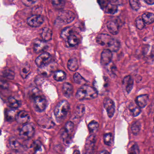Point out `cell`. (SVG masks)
I'll return each mask as SVG.
<instances>
[{
	"label": "cell",
	"instance_id": "obj_23",
	"mask_svg": "<svg viewBox=\"0 0 154 154\" xmlns=\"http://www.w3.org/2000/svg\"><path fill=\"white\" fill-rule=\"evenodd\" d=\"M68 69L72 72H75L79 67L78 60L76 58H72L69 60L67 64Z\"/></svg>",
	"mask_w": 154,
	"mask_h": 154
},
{
	"label": "cell",
	"instance_id": "obj_47",
	"mask_svg": "<svg viewBox=\"0 0 154 154\" xmlns=\"http://www.w3.org/2000/svg\"><path fill=\"white\" fill-rule=\"evenodd\" d=\"M100 154H110V153L107 150H103V151H102Z\"/></svg>",
	"mask_w": 154,
	"mask_h": 154
},
{
	"label": "cell",
	"instance_id": "obj_30",
	"mask_svg": "<svg viewBox=\"0 0 154 154\" xmlns=\"http://www.w3.org/2000/svg\"><path fill=\"white\" fill-rule=\"evenodd\" d=\"M9 144L11 148L13 149H18L20 147V143L16 138L14 137L10 139Z\"/></svg>",
	"mask_w": 154,
	"mask_h": 154
},
{
	"label": "cell",
	"instance_id": "obj_20",
	"mask_svg": "<svg viewBox=\"0 0 154 154\" xmlns=\"http://www.w3.org/2000/svg\"><path fill=\"white\" fill-rule=\"evenodd\" d=\"M63 92L65 97L70 98L73 93V87L72 85L68 83H65L63 86Z\"/></svg>",
	"mask_w": 154,
	"mask_h": 154
},
{
	"label": "cell",
	"instance_id": "obj_11",
	"mask_svg": "<svg viewBox=\"0 0 154 154\" xmlns=\"http://www.w3.org/2000/svg\"><path fill=\"white\" fill-rule=\"evenodd\" d=\"M38 126L43 128L50 129L55 126V123L49 117H44L39 119L38 121Z\"/></svg>",
	"mask_w": 154,
	"mask_h": 154
},
{
	"label": "cell",
	"instance_id": "obj_24",
	"mask_svg": "<svg viewBox=\"0 0 154 154\" xmlns=\"http://www.w3.org/2000/svg\"><path fill=\"white\" fill-rule=\"evenodd\" d=\"M53 32L52 30L48 28L43 29L42 32V37L44 41H49L52 39Z\"/></svg>",
	"mask_w": 154,
	"mask_h": 154
},
{
	"label": "cell",
	"instance_id": "obj_12",
	"mask_svg": "<svg viewBox=\"0 0 154 154\" xmlns=\"http://www.w3.org/2000/svg\"><path fill=\"white\" fill-rule=\"evenodd\" d=\"M96 139L94 135L89 136L85 142V150L86 154H92L93 152Z\"/></svg>",
	"mask_w": 154,
	"mask_h": 154
},
{
	"label": "cell",
	"instance_id": "obj_48",
	"mask_svg": "<svg viewBox=\"0 0 154 154\" xmlns=\"http://www.w3.org/2000/svg\"><path fill=\"white\" fill-rule=\"evenodd\" d=\"M72 154H80V152L78 150H75Z\"/></svg>",
	"mask_w": 154,
	"mask_h": 154
},
{
	"label": "cell",
	"instance_id": "obj_28",
	"mask_svg": "<svg viewBox=\"0 0 154 154\" xmlns=\"http://www.w3.org/2000/svg\"><path fill=\"white\" fill-rule=\"evenodd\" d=\"M8 105L11 109H17L19 107V102L13 97H10L8 100Z\"/></svg>",
	"mask_w": 154,
	"mask_h": 154
},
{
	"label": "cell",
	"instance_id": "obj_22",
	"mask_svg": "<svg viewBox=\"0 0 154 154\" xmlns=\"http://www.w3.org/2000/svg\"><path fill=\"white\" fill-rule=\"evenodd\" d=\"M142 19L147 25H150L154 22V14L151 12H146L142 15Z\"/></svg>",
	"mask_w": 154,
	"mask_h": 154
},
{
	"label": "cell",
	"instance_id": "obj_18",
	"mask_svg": "<svg viewBox=\"0 0 154 154\" xmlns=\"http://www.w3.org/2000/svg\"><path fill=\"white\" fill-rule=\"evenodd\" d=\"M149 101V95L147 94H142L137 96L136 99V103L138 107L143 108L147 104Z\"/></svg>",
	"mask_w": 154,
	"mask_h": 154
},
{
	"label": "cell",
	"instance_id": "obj_37",
	"mask_svg": "<svg viewBox=\"0 0 154 154\" xmlns=\"http://www.w3.org/2000/svg\"><path fill=\"white\" fill-rule=\"evenodd\" d=\"M140 150L138 146L136 143H132L128 149V154H139Z\"/></svg>",
	"mask_w": 154,
	"mask_h": 154
},
{
	"label": "cell",
	"instance_id": "obj_2",
	"mask_svg": "<svg viewBox=\"0 0 154 154\" xmlns=\"http://www.w3.org/2000/svg\"><path fill=\"white\" fill-rule=\"evenodd\" d=\"M69 109L70 105L67 101L64 100L59 102L54 110V113L57 121H63L67 115Z\"/></svg>",
	"mask_w": 154,
	"mask_h": 154
},
{
	"label": "cell",
	"instance_id": "obj_45",
	"mask_svg": "<svg viewBox=\"0 0 154 154\" xmlns=\"http://www.w3.org/2000/svg\"><path fill=\"white\" fill-rule=\"evenodd\" d=\"M36 2V1H22V3L27 6H30Z\"/></svg>",
	"mask_w": 154,
	"mask_h": 154
},
{
	"label": "cell",
	"instance_id": "obj_33",
	"mask_svg": "<svg viewBox=\"0 0 154 154\" xmlns=\"http://www.w3.org/2000/svg\"><path fill=\"white\" fill-rule=\"evenodd\" d=\"M74 80L75 82L78 85H85L86 84V82L85 79H84L81 75L79 74L78 73H75L74 75Z\"/></svg>",
	"mask_w": 154,
	"mask_h": 154
},
{
	"label": "cell",
	"instance_id": "obj_49",
	"mask_svg": "<svg viewBox=\"0 0 154 154\" xmlns=\"http://www.w3.org/2000/svg\"><path fill=\"white\" fill-rule=\"evenodd\" d=\"M153 131H154V128H153Z\"/></svg>",
	"mask_w": 154,
	"mask_h": 154
},
{
	"label": "cell",
	"instance_id": "obj_50",
	"mask_svg": "<svg viewBox=\"0 0 154 154\" xmlns=\"http://www.w3.org/2000/svg\"></svg>",
	"mask_w": 154,
	"mask_h": 154
},
{
	"label": "cell",
	"instance_id": "obj_13",
	"mask_svg": "<svg viewBox=\"0 0 154 154\" xmlns=\"http://www.w3.org/2000/svg\"><path fill=\"white\" fill-rule=\"evenodd\" d=\"M113 39L109 35L107 34H100L96 37V42L99 45L101 46H108L110 43Z\"/></svg>",
	"mask_w": 154,
	"mask_h": 154
},
{
	"label": "cell",
	"instance_id": "obj_17",
	"mask_svg": "<svg viewBox=\"0 0 154 154\" xmlns=\"http://www.w3.org/2000/svg\"><path fill=\"white\" fill-rule=\"evenodd\" d=\"M107 26L109 32L112 35H116L119 33V24L115 20H111L109 21L107 23Z\"/></svg>",
	"mask_w": 154,
	"mask_h": 154
},
{
	"label": "cell",
	"instance_id": "obj_40",
	"mask_svg": "<svg viewBox=\"0 0 154 154\" xmlns=\"http://www.w3.org/2000/svg\"><path fill=\"white\" fill-rule=\"evenodd\" d=\"M2 74H3V76L10 80H13L15 77V74L14 72L9 69L4 70Z\"/></svg>",
	"mask_w": 154,
	"mask_h": 154
},
{
	"label": "cell",
	"instance_id": "obj_39",
	"mask_svg": "<svg viewBox=\"0 0 154 154\" xmlns=\"http://www.w3.org/2000/svg\"><path fill=\"white\" fill-rule=\"evenodd\" d=\"M85 111V107L83 104H80L77 106L76 109L75 116L78 118H81L83 115Z\"/></svg>",
	"mask_w": 154,
	"mask_h": 154
},
{
	"label": "cell",
	"instance_id": "obj_38",
	"mask_svg": "<svg viewBox=\"0 0 154 154\" xmlns=\"http://www.w3.org/2000/svg\"><path fill=\"white\" fill-rule=\"evenodd\" d=\"M99 123L97 122L93 121L88 124V128L89 131L91 132H95L99 128Z\"/></svg>",
	"mask_w": 154,
	"mask_h": 154
},
{
	"label": "cell",
	"instance_id": "obj_41",
	"mask_svg": "<svg viewBox=\"0 0 154 154\" xmlns=\"http://www.w3.org/2000/svg\"><path fill=\"white\" fill-rule=\"evenodd\" d=\"M129 3L131 8L136 11L138 10L141 7L140 2L139 1L131 0L129 1Z\"/></svg>",
	"mask_w": 154,
	"mask_h": 154
},
{
	"label": "cell",
	"instance_id": "obj_9",
	"mask_svg": "<svg viewBox=\"0 0 154 154\" xmlns=\"http://www.w3.org/2000/svg\"><path fill=\"white\" fill-rule=\"evenodd\" d=\"M57 68V65L55 63H51L39 68V73L44 76H49L54 72Z\"/></svg>",
	"mask_w": 154,
	"mask_h": 154
},
{
	"label": "cell",
	"instance_id": "obj_42",
	"mask_svg": "<svg viewBox=\"0 0 154 154\" xmlns=\"http://www.w3.org/2000/svg\"><path fill=\"white\" fill-rule=\"evenodd\" d=\"M129 109L131 114L134 117L137 116L141 112L140 108L139 107H137V106H131L129 108Z\"/></svg>",
	"mask_w": 154,
	"mask_h": 154
},
{
	"label": "cell",
	"instance_id": "obj_32",
	"mask_svg": "<svg viewBox=\"0 0 154 154\" xmlns=\"http://www.w3.org/2000/svg\"><path fill=\"white\" fill-rule=\"evenodd\" d=\"M74 125L72 122L69 121L66 124L64 132L70 136L73 131Z\"/></svg>",
	"mask_w": 154,
	"mask_h": 154
},
{
	"label": "cell",
	"instance_id": "obj_19",
	"mask_svg": "<svg viewBox=\"0 0 154 154\" xmlns=\"http://www.w3.org/2000/svg\"><path fill=\"white\" fill-rule=\"evenodd\" d=\"M123 86L128 93L131 91L133 86V80L130 75H128L124 77L122 82Z\"/></svg>",
	"mask_w": 154,
	"mask_h": 154
},
{
	"label": "cell",
	"instance_id": "obj_14",
	"mask_svg": "<svg viewBox=\"0 0 154 154\" xmlns=\"http://www.w3.org/2000/svg\"><path fill=\"white\" fill-rule=\"evenodd\" d=\"M112 53L109 49H105L103 51L101 56V63L103 65L109 64L112 59Z\"/></svg>",
	"mask_w": 154,
	"mask_h": 154
},
{
	"label": "cell",
	"instance_id": "obj_27",
	"mask_svg": "<svg viewBox=\"0 0 154 154\" xmlns=\"http://www.w3.org/2000/svg\"><path fill=\"white\" fill-rule=\"evenodd\" d=\"M73 32V29L71 27L66 28L62 31L61 33V37L63 38V39L66 40L68 39L69 36L72 35Z\"/></svg>",
	"mask_w": 154,
	"mask_h": 154
},
{
	"label": "cell",
	"instance_id": "obj_29",
	"mask_svg": "<svg viewBox=\"0 0 154 154\" xmlns=\"http://www.w3.org/2000/svg\"><path fill=\"white\" fill-rule=\"evenodd\" d=\"M67 41L70 46H75L79 43V39L76 35L72 34L68 38Z\"/></svg>",
	"mask_w": 154,
	"mask_h": 154
},
{
	"label": "cell",
	"instance_id": "obj_15",
	"mask_svg": "<svg viewBox=\"0 0 154 154\" xmlns=\"http://www.w3.org/2000/svg\"><path fill=\"white\" fill-rule=\"evenodd\" d=\"M30 119L29 114L25 111H21L17 113L16 120L17 122L22 124L28 123Z\"/></svg>",
	"mask_w": 154,
	"mask_h": 154
},
{
	"label": "cell",
	"instance_id": "obj_7",
	"mask_svg": "<svg viewBox=\"0 0 154 154\" xmlns=\"http://www.w3.org/2000/svg\"><path fill=\"white\" fill-rule=\"evenodd\" d=\"M51 59V56L49 53H44L36 59L35 63L40 68L50 63Z\"/></svg>",
	"mask_w": 154,
	"mask_h": 154
},
{
	"label": "cell",
	"instance_id": "obj_21",
	"mask_svg": "<svg viewBox=\"0 0 154 154\" xmlns=\"http://www.w3.org/2000/svg\"><path fill=\"white\" fill-rule=\"evenodd\" d=\"M30 72L29 66L26 63L23 64L20 68V74L23 79H26L29 75Z\"/></svg>",
	"mask_w": 154,
	"mask_h": 154
},
{
	"label": "cell",
	"instance_id": "obj_10",
	"mask_svg": "<svg viewBox=\"0 0 154 154\" xmlns=\"http://www.w3.org/2000/svg\"><path fill=\"white\" fill-rule=\"evenodd\" d=\"M44 19L40 15H35L27 19V24L33 27H38L44 23Z\"/></svg>",
	"mask_w": 154,
	"mask_h": 154
},
{
	"label": "cell",
	"instance_id": "obj_3",
	"mask_svg": "<svg viewBox=\"0 0 154 154\" xmlns=\"http://www.w3.org/2000/svg\"><path fill=\"white\" fill-rule=\"evenodd\" d=\"M75 16L74 13L70 11H64L59 13L57 20L62 24L66 25L74 20Z\"/></svg>",
	"mask_w": 154,
	"mask_h": 154
},
{
	"label": "cell",
	"instance_id": "obj_31",
	"mask_svg": "<svg viewBox=\"0 0 154 154\" xmlns=\"http://www.w3.org/2000/svg\"><path fill=\"white\" fill-rule=\"evenodd\" d=\"M54 79L57 82L63 81L66 78V74L63 71H57L55 72Z\"/></svg>",
	"mask_w": 154,
	"mask_h": 154
},
{
	"label": "cell",
	"instance_id": "obj_6",
	"mask_svg": "<svg viewBox=\"0 0 154 154\" xmlns=\"http://www.w3.org/2000/svg\"><path fill=\"white\" fill-rule=\"evenodd\" d=\"M34 99V104L36 110L39 112L44 111L46 108L47 102L43 96L38 95Z\"/></svg>",
	"mask_w": 154,
	"mask_h": 154
},
{
	"label": "cell",
	"instance_id": "obj_5",
	"mask_svg": "<svg viewBox=\"0 0 154 154\" xmlns=\"http://www.w3.org/2000/svg\"><path fill=\"white\" fill-rule=\"evenodd\" d=\"M101 8L106 13L110 14H115L118 11V6L116 4L111 3V2L108 1H98Z\"/></svg>",
	"mask_w": 154,
	"mask_h": 154
},
{
	"label": "cell",
	"instance_id": "obj_26",
	"mask_svg": "<svg viewBox=\"0 0 154 154\" xmlns=\"http://www.w3.org/2000/svg\"><path fill=\"white\" fill-rule=\"evenodd\" d=\"M109 50L112 52H117L120 47V44L118 40L113 38L108 46Z\"/></svg>",
	"mask_w": 154,
	"mask_h": 154
},
{
	"label": "cell",
	"instance_id": "obj_44",
	"mask_svg": "<svg viewBox=\"0 0 154 154\" xmlns=\"http://www.w3.org/2000/svg\"><path fill=\"white\" fill-rule=\"evenodd\" d=\"M33 146H34V149L36 151H38V150H40L41 149V143L39 142L38 140L35 141L34 142V144H33Z\"/></svg>",
	"mask_w": 154,
	"mask_h": 154
},
{
	"label": "cell",
	"instance_id": "obj_16",
	"mask_svg": "<svg viewBox=\"0 0 154 154\" xmlns=\"http://www.w3.org/2000/svg\"><path fill=\"white\" fill-rule=\"evenodd\" d=\"M48 45L45 41L36 40L34 43V49L36 53L43 52L47 49Z\"/></svg>",
	"mask_w": 154,
	"mask_h": 154
},
{
	"label": "cell",
	"instance_id": "obj_46",
	"mask_svg": "<svg viewBox=\"0 0 154 154\" xmlns=\"http://www.w3.org/2000/svg\"><path fill=\"white\" fill-rule=\"evenodd\" d=\"M144 2L148 5L154 4V0H144Z\"/></svg>",
	"mask_w": 154,
	"mask_h": 154
},
{
	"label": "cell",
	"instance_id": "obj_25",
	"mask_svg": "<svg viewBox=\"0 0 154 154\" xmlns=\"http://www.w3.org/2000/svg\"><path fill=\"white\" fill-rule=\"evenodd\" d=\"M16 111L13 109H8L5 112V118L6 120L8 122H11L16 119Z\"/></svg>",
	"mask_w": 154,
	"mask_h": 154
},
{
	"label": "cell",
	"instance_id": "obj_43",
	"mask_svg": "<svg viewBox=\"0 0 154 154\" xmlns=\"http://www.w3.org/2000/svg\"><path fill=\"white\" fill-rule=\"evenodd\" d=\"M52 3L54 7L58 9L63 8L65 4V2L63 1H52Z\"/></svg>",
	"mask_w": 154,
	"mask_h": 154
},
{
	"label": "cell",
	"instance_id": "obj_34",
	"mask_svg": "<svg viewBox=\"0 0 154 154\" xmlns=\"http://www.w3.org/2000/svg\"><path fill=\"white\" fill-rule=\"evenodd\" d=\"M103 140L105 145L108 146H111L113 141V137L110 133H106L103 136Z\"/></svg>",
	"mask_w": 154,
	"mask_h": 154
},
{
	"label": "cell",
	"instance_id": "obj_8",
	"mask_svg": "<svg viewBox=\"0 0 154 154\" xmlns=\"http://www.w3.org/2000/svg\"><path fill=\"white\" fill-rule=\"evenodd\" d=\"M103 106L107 111L108 116L112 118L115 111V106L114 102L109 98H106L103 101Z\"/></svg>",
	"mask_w": 154,
	"mask_h": 154
},
{
	"label": "cell",
	"instance_id": "obj_4",
	"mask_svg": "<svg viewBox=\"0 0 154 154\" xmlns=\"http://www.w3.org/2000/svg\"><path fill=\"white\" fill-rule=\"evenodd\" d=\"M35 129L34 125L30 123L25 124L20 132V137L24 139H29L34 136Z\"/></svg>",
	"mask_w": 154,
	"mask_h": 154
},
{
	"label": "cell",
	"instance_id": "obj_36",
	"mask_svg": "<svg viewBox=\"0 0 154 154\" xmlns=\"http://www.w3.org/2000/svg\"><path fill=\"white\" fill-rule=\"evenodd\" d=\"M135 22H136V27L138 29H140V30L144 29V28L146 26V24L143 21L141 17H137Z\"/></svg>",
	"mask_w": 154,
	"mask_h": 154
},
{
	"label": "cell",
	"instance_id": "obj_1",
	"mask_svg": "<svg viewBox=\"0 0 154 154\" xmlns=\"http://www.w3.org/2000/svg\"><path fill=\"white\" fill-rule=\"evenodd\" d=\"M98 96V92L94 88L85 85L80 88L76 93L75 97L79 100H91Z\"/></svg>",
	"mask_w": 154,
	"mask_h": 154
},
{
	"label": "cell",
	"instance_id": "obj_35",
	"mask_svg": "<svg viewBox=\"0 0 154 154\" xmlns=\"http://www.w3.org/2000/svg\"><path fill=\"white\" fill-rule=\"evenodd\" d=\"M140 127L141 125L139 122L137 121L134 122L131 126V131L133 134L135 135H137L140 131Z\"/></svg>",
	"mask_w": 154,
	"mask_h": 154
}]
</instances>
